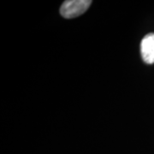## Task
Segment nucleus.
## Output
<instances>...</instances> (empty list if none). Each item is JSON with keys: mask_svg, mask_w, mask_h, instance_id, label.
I'll return each instance as SVG.
<instances>
[{"mask_svg": "<svg viewBox=\"0 0 154 154\" xmlns=\"http://www.w3.org/2000/svg\"><path fill=\"white\" fill-rule=\"evenodd\" d=\"M91 4V0H67L61 6L60 14L68 19L80 17L88 11Z\"/></svg>", "mask_w": 154, "mask_h": 154, "instance_id": "1", "label": "nucleus"}, {"mask_svg": "<svg viewBox=\"0 0 154 154\" xmlns=\"http://www.w3.org/2000/svg\"><path fill=\"white\" fill-rule=\"evenodd\" d=\"M140 53L146 63H154V33L146 34L141 40Z\"/></svg>", "mask_w": 154, "mask_h": 154, "instance_id": "2", "label": "nucleus"}]
</instances>
